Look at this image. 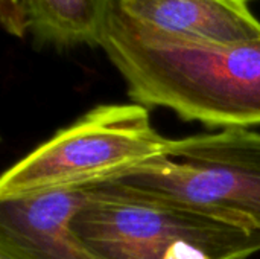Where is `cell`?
Returning <instances> with one entry per match:
<instances>
[{
    "label": "cell",
    "mask_w": 260,
    "mask_h": 259,
    "mask_svg": "<svg viewBox=\"0 0 260 259\" xmlns=\"http://www.w3.org/2000/svg\"><path fill=\"white\" fill-rule=\"evenodd\" d=\"M37 46L101 47L119 0H20Z\"/></svg>",
    "instance_id": "52a82bcc"
},
{
    "label": "cell",
    "mask_w": 260,
    "mask_h": 259,
    "mask_svg": "<svg viewBox=\"0 0 260 259\" xmlns=\"http://www.w3.org/2000/svg\"><path fill=\"white\" fill-rule=\"evenodd\" d=\"M87 188L0 198V256L8 259H99L73 229Z\"/></svg>",
    "instance_id": "5b68a950"
},
{
    "label": "cell",
    "mask_w": 260,
    "mask_h": 259,
    "mask_svg": "<svg viewBox=\"0 0 260 259\" xmlns=\"http://www.w3.org/2000/svg\"><path fill=\"white\" fill-rule=\"evenodd\" d=\"M250 0H119L128 18L158 32L218 44L260 40Z\"/></svg>",
    "instance_id": "8992f818"
},
{
    "label": "cell",
    "mask_w": 260,
    "mask_h": 259,
    "mask_svg": "<svg viewBox=\"0 0 260 259\" xmlns=\"http://www.w3.org/2000/svg\"><path fill=\"white\" fill-rule=\"evenodd\" d=\"M73 229L99 259H248L260 237L242 221L117 182L87 188Z\"/></svg>",
    "instance_id": "7a4b0ae2"
},
{
    "label": "cell",
    "mask_w": 260,
    "mask_h": 259,
    "mask_svg": "<svg viewBox=\"0 0 260 259\" xmlns=\"http://www.w3.org/2000/svg\"><path fill=\"white\" fill-rule=\"evenodd\" d=\"M2 24L8 34L23 38L29 32L26 14L20 0H2Z\"/></svg>",
    "instance_id": "ba28073f"
},
{
    "label": "cell",
    "mask_w": 260,
    "mask_h": 259,
    "mask_svg": "<svg viewBox=\"0 0 260 259\" xmlns=\"http://www.w3.org/2000/svg\"><path fill=\"white\" fill-rule=\"evenodd\" d=\"M111 182L233 217L260 237V131L253 128L168 139L163 157Z\"/></svg>",
    "instance_id": "277c9868"
},
{
    "label": "cell",
    "mask_w": 260,
    "mask_h": 259,
    "mask_svg": "<svg viewBox=\"0 0 260 259\" xmlns=\"http://www.w3.org/2000/svg\"><path fill=\"white\" fill-rule=\"evenodd\" d=\"M101 47L136 104L218 130L260 125V40H190L142 26L116 8Z\"/></svg>",
    "instance_id": "6da1fadb"
},
{
    "label": "cell",
    "mask_w": 260,
    "mask_h": 259,
    "mask_svg": "<svg viewBox=\"0 0 260 259\" xmlns=\"http://www.w3.org/2000/svg\"><path fill=\"white\" fill-rule=\"evenodd\" d=\"M166 143L146 107L96 105L8 168L0 179V198L111 182L163 157Z\"/></svg>",
    "instance_id": "3957f363"
},
{
    "label": "cell",
    "mask_w": 260,
    "mask_h": 259,
    "mask_svg": "<svg viewBox=\"0 0 260 259\" xmlns=\"http://www.w3.org/2000/svg\"><path fill=\"white\" fill-rule=\"evenodd\" d=\"M0 259H8V258H5V256H0Z\"/></svg>",
    "instance_id": "9c48e42d"
}]
</instances>
